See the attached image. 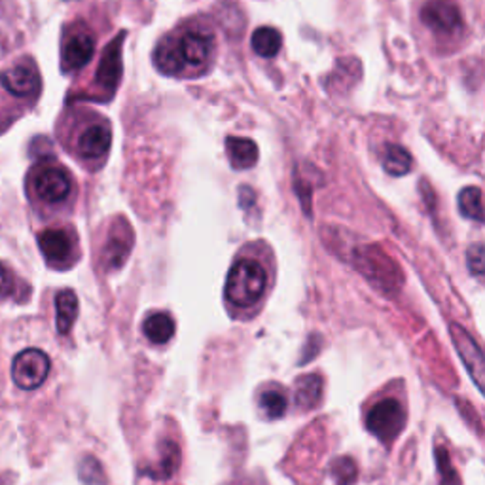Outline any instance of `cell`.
I'll return each mask as SVG.
<instances>
[{"instance_id":"1","label":"cell","mask_w":485,"mask_h":485,"mask_svg":"<svg viewBox=\"0 0 485 485\" xmlns=\"http://www.w3.org/2000/svg\"><path fill=\"white\" fill-rule=\"evenodd\" d=\"M266 285V269L257 260H239L228 273L226 298L238 307H250L264 296Z\"/></svg>"},{"instance_id":"2","label":"cell","mask_w":485,"mask_h":485,"mask_svg":"<svg viewBox=\"0 0 485 485\" xmlns=\"http://www.w3.org/2000/svg\"><path fill=\"white\" fill-rule=\"evenodd\" d=\"M404 425L406 412L394 398L382 400L370 410L366 417V429L387 446L393 444V440H396L398 434L404 431Z\"/></svg>"},{"instance_id":"3","label":"cell","mask_w":485,"mask_h":485,"mask_svg":"<svg viewBox=\"0 0 485 485\" xmlns=\"http://www.w3.org/2000/svg\"><path fill=\"white\" fill-rule=\"evenodd\" d=\"M50 368V356L44 351L31 347L15 354L12 363V379L19 389L34 391L46 382Z\"/></svg>"},{"instance_id":"4","label":"cell","mask_w":485,"mask_h":485,"mask_svg":"<svg viewBox=\"0 0 485 485\" xmlns=\"http://www.w3.org/2000/svg\"><path fill=\"white\" fill-rule=\"evenodd\" d=\"M31 186L38 199L46 203H61L65 201L73 189L71 177L65 169L52 163L38 165L31 173Z\"/></svg>"},{"instance_id":"5","label":"cell","mask_w":485,"mask_h":485,"mask_svg":"<svg viewBox=\"0 0 485 485\" xmlns=\"http://www.w3.org/2000/svg\"><path fill=\"white\" fill-rule=\"evenodd\" d=\"M173 44L180 59L182 69L184 67H192V69L205 67L210 57V50H213V40H210V36L201 31H186L179 38H173Z\"/></svg>"},{"instance_id":"6","label":"cell","mask_w":485,"mask_h":485,"mask_svg":"<svg viewBox=\"0 0 485 485\" xmlns=\"http://www.w3.org/2000/svg\"><path fill=\"white\" fill-rule=\"evenodd\" d=\"M423 24L438 34H453L461 29V12L453 0H429L421 10Z\"/></svg>"},{"instance_id":"7","label":"cell","mask_w":485,"mask_h":485,"mask_svg":"<svg viewBox=\"0 0 485 485\" xmlns=\"http://www.w3.org/2000/svg\"><path fill=\"white\" fill-rule=\"evenodd\" d=\"M95 52V40L93 34L88 31H74L69 34V38L63 44V55L61 65L65 73H74L88 65Z\"/></svg>"},{"instance_id":"8","label":"cell","mask_w":485,"mask_h":485,"mask_svg":"<svg viewBox=\"0 0 485 485\" xmlns=\"http://www.w3.org/2000/svg\"><path fill=\"white\" fill-rule=\"evenodd\" d=\"M0 86L14 97H31L40 88V76L33 63H15L8 71L0 73Z\"/></svg>"},{"instance_id":"9","label":"cell","mask_w":485,"mask_h":485,"mask_svg":"<svg viewBox=\"0 0 485 485\" xmlns=\"http://www.w3.org/2000/svg\"><path fill=\"white\" fill-rule=\"evenodd\" d=\"M451 337H453V344L462 358V363H465L469 373L472 375L474 383L478 387V391H483V354L481 349L478 347V344L472 340L469 335V332L459 326V325H451Z\"/></svg>"},{"instance_id":"10","label":"cell","mask_w":485,"mask_h":485,"mask_svg":"<svg viewBox=\"0 0 485 485\" xmlns=\"http://www.w3.org/2000/svg\"><path fill=\"white\" fill-rule=\"evenodd\" d=\"M121 44H123V33L118 34L109 48L104 50L102 59L99 63V71H97V86L102 88L104 92H109L112 95L118 88V82L121 76Z\"/></svg>"},{"instance_id":"11","label":"cell","mask_w":485,"mask_h":485,"mask_svg":"<svg viewBox=\"0 0 485 485\" xmlns=\"http://www.w3.org/2000/svg\"><path fill=\"white\" fill-rule=\"evenodd\" d=\"M42 255L50 264H65L73 255V238L65 229H44L38 236Z\"/></svg>"},{"instance_id":"12","label":"cell","mask_w":485,"mask_h":485,"mask_svg":"<svg viewBox=\"0 0 485 485\" xmlns=\"http://www.w3.org/2000/svg\"><path fill=\"white\" fill-rule=\"evenodd\" d=\"M112 133L102 123L90 125V128L83 131L78 139V154L86 160H99L111 149Z\"/></svg>"},{"instance_id":"13","label":"cell","mask_w":485,"mask_h":485,"mask_svg":"<svg viewBox=\"0 0 485 485\" xmlns=\"http://www.w3.org/2000/svg\"><path fill=\"white\" fill-rule=\"evenodd\" d=\"M131 245H133L131 229L128 224L121 220L112 228L111 239H109L107 247H104V264H107L109 267H114V269L123 266L125 258L130 257Z\"/></svg>"},{"instance_id":"14","label":"cell","mask_w":485,"mask_h":485,"mask_svg":"<svg viewBox=\"0 0 485 485\" xmlns=\"http://www.w3.org/2000/svg\"><path fill=\"white\" fill-rule=\"evenodd\" d=\"M226 152L229 156L231 165L236 169H250L258 161V146L255 141L243 137H228Z\"/></svg>"},{"instance_id":"15","label":"cell","mask_w":485,"mask_h":485,"mask_svg":"<svg viewBox=\"0 0 485 485\" xmlns=\"http://www.w3.org/2000/svg\"><path fill=\"white\" fill-rule=\"evenodd\" d=\"M57 311V332L67 335L78 317V298L73 290H61L55 296Z\"/></svg>"},{"instance_id":"16","label":"cell","mask_w":485,"mask_h":485,"mask_svg":"<svg viewBox=\"0 0 485 485\" xmlns=\"http://www.w3.org/2000/svg\"><path fill=\"white\" fill-rule=\"evenodd\" d=\"M296 404L300 410H313L321 403V394H323V379L315 373L304 375L296 382Z\"/></svg>"},{"instance_id":"17","label":"cell","mask_w":485,"mask_h":485,"mask_svg":"<svg viewBox=\"0 0 485 485\" xmlns=\"http://www.w3.org/2000/svg\"><path fill=\"white\" fill-rule=\"evenodd\" d=\"M142 332L156 345H163L171 340L175 334V321L167 313H154L142 325Z\"/></svg>"},{"instance_id":"18","label":"cell","mask_w":485,"mask_h":485,"mask_svg":"<svg viewBox=\"0 0 485 485\" xmlns=\"http://www.w3.org/2000/svg\"><path fill=\"white\" fill-rule=\"evenodd\" d=\"M283 46V36L277 29L273 27H260L252 34V50L260 57H276Z\"/></svg>"},{"instance_id":"19","label":"cell","mask_w":485,"mask_h":485,"mask_svg":"<svg viewBox=\"0 0 485 485\" xmlns=\"http://www.w3.org/2000/svg\"><path fill=\"white\" fill-rule=\"evenodd\" d=\"M154 63L163 74H179L182 71L180 59L173 44V38H165L163 42H160V46L156 48V53H154Z\"/></svg>"},{"instance_id":"20","label":"cell","mask_w":485,"mask_h":485,"mask_svg":"<svg viewBox=\"0 0 485 485\" xmlns=\"http://www.w3.org/2000/svg\"><path fill=\"white\" fill-rule=\"evenodd\" d=\"M459 210L462 217L474 222H483V205H481V189L476 186L465 188L459 194Z\"/></svg>"},{"instance_id":"21","label":"cell","mask_w":485,"mask_h":485,"mask_svg":"<svg viewBox=\"0 0 485 485\" xmlns=\"http://www.w3.org/2000/svg\"><path fill=\"white\" fill-rule=\"evenodd\" d=\"M385 171L393 177H404L412 169V156L406 149L398 144H391L385 152V161H383Z\"/></svg>"},{"instance_id":"22","label":"cell","mask_w":485,"mask_h":485,"mask_svg":"<svg viewBox=\"0 0 485 485\" xmlns=\"http://www.w3.org/2000/svg\"><path fill=\"white\" fill-rule=\"evenodd\" d=\"M288 403H286V396L273 389V391H264L260 396V410L267 419H281L286 413Z\"/></svg>"},{"instance_id":"23","label":"cell","mask_w":485,"mask_h":485,"mask_svg":"<svg viewBox=\"0 0 485 485\" xmlns=\"http://www.w3.org/2000/svg\"><path fill=\"white\" fill-rule=\"evenodd\" d=\"M330 476L335 485H353L358 478V469L349 457H340L332 462Z\"/></svg>"},{"instance_id":"24","label":"cell","mask_w":485,"mask_h":485,"mask_svg":"<svg viewBox=\"0 0 485 485\" xmlns=\"http://www.w3.org/2000/svg\"><path fill=\"white\" fill-rule=\"evenodd\" d=\"M179 448L173 441H165L161 451V462L158 467V472H154V478H171L179 467Z\"/></svg>"},{"instance_id":"25","label":"cell","mask_w":485,"mask_h":485,"mask_svg":"<svg viewBox=\"0 0 485 485\" xmlns=\"http://www.w3.org/2000/svg\"><path fill=\"white\" fill-rule=\"evenodd\" d=\"M80 478L88 485H101L104 483V474L99 465V461L93 457H86L80 462Z\"/></svg>"},{"instance_id":"26","label":"cell","mask_w":485,"mask_h":485,"mask_svg":"<svg viewBox=\"0 0 485 485\" xmlns=\"http://www.w3.org/2000/svg\"><path fill=\"white\" fill-rule=\"evenodd\" d=\"M15 292H17L15 273L8 266L0 264V300H8L15 296Z\"/></svg>"},{"instance_id":"27","label":"cell","mask_w":485,"mask_h":485,"mask_svg":"<svg viewBox=\"0 0 485 485\" xmlns=\"http://www.w3.org/2000/svg\"><path fill=\"white\" fill-rule=\"evenodd\" d=\"M15 42V34L12 29V19L6 14L5 6L0 5V46L3 48H12Z\"/></svg>"},{"instance_id":"28","label":"cell","mask_w":485,"mask_h":485,"mask_svg":"<svg viewBox=\"0 0 485 485\" xmlns=\"http://www.w3.org/2000/svg\"><path fill=\"white\" fill-rule=\"evenodd\" d=\"M469 267L476 277L483 276V245L476 243L469 248Z\"/></svg>"}]
</instances>
